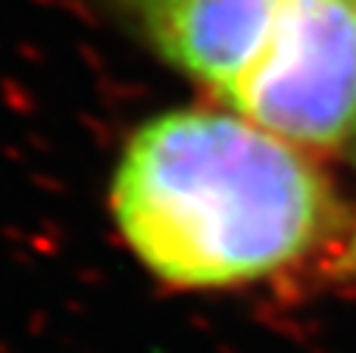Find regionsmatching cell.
I'll use <instances>...</instances> for the list:
<instances>
[{
	"instance_id": "obj_1",
	"label": "cell",
	"mask_w": 356,
	"mask_h": 353,
	"mask_svg": "<svg viewBox=\"0 0 356 353\" xmlns=\"http://www.w3.org/2000/svg\"><path fill=\"white\" fill-rule=\"evenodd\" d=\"M110 206L131 254L175 288H234L297 263L338 225L300 147L232 110H169L129 138Z\"/></svg>"
},
{
	"instance_id": "obj_2",
	"label": "cell",
	"mask_w": 356,
	"mask_h": 353,
	"mask_svg": "<svg viewBox=\"0 0 356 353\" xmlns=\"http://www.w3.org/2000/svg\"><path fill=\"white\" fill-rule=\"evenodd\" d=\"M222 104L294 147H356V0H282Z\"/></svg>"
},
{
	"instance_id": "obj_3",
	"label": "cell",
	"mask_w": 356,
	"mask_h": 353,
	"mask_svg": "<svg viewBox=\"0 0 356 353\" xmlns=\"http://www.w3.org/2000/svg\"><path fill=\"white\" fill-rule=\"evenodd\" d=\"M282 0H125L150 47L219 100L234 88Z\"/></svg>"
},
{
	"instance_id": "obj_4",
	"label": "cell",
	"mask_w": 356,
	"mask_h": 353,
	"mask_svg": "<svg viewBox=\"0 0 356 353\" xmlns=\"http://www.w3.org/2000/svg\"><path fill=\"white\" fill-rule=\"evenodd\" d=\"M344 263H347V269H350V272H356V229H353V238H350V247H347Z\"/></svg>"
}]
</instances>
